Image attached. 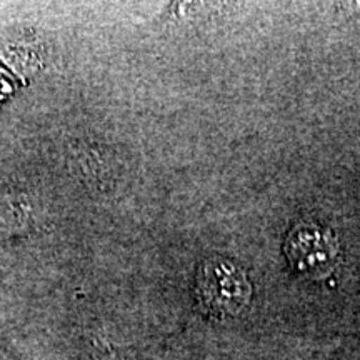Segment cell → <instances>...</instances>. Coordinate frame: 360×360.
<instances>
[{"mask_svg": "<svg viewBox=\"0 0 360 360\" xmlns=\"http://www.w3.org/2000/svg\"><path fill=\"white\" fill-rule=\"evenodd\" d=\"M195 297L205 314L224 321L236 317L249 305L252 283L237 262L214 255L197 270Z\"/></svg>", "mask_w": 360, "mask_h": 360, "instance_id": "1", "label": "cell"}, {"mask_svg": "<svg viewBox=\"0 0 360 360\" xmlns=\"http://www.w3.org/2000/svg\"><path fill=\"white\" fill-rule=\"evenodd\" d=\"M283 254L297 274L319 278L335 267L340 255V242L335 232L326 225L302 220L287 233Z\"/></svg>", "mask_w": 360, "mask_h": 360, "instance_id": "2", "label": "cell"}]
</instances>
